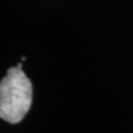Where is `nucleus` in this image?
I'll list each match as a JSON object with an SVG mask.
<instances>
[{
	"label": "nucleus",
	"mask_w": 133,
	"mask_h": 133,
	"mask_svg": "<svg viewBox=\"0 0 133 133\" xmlns=\"http://www.w3.org/2000/svg\"><path fill=\"white\" fill-rule=\"evenodd\" d=\"M32 105V83L19 66H12L0 83V117L19 123Z\"/></svg>",
	"instance_id": "nucleus-1"
}]
</instances>
